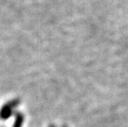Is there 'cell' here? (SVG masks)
Returning a JSON list of instances; mask_svg holds the SVG:
<instances>
[{
  "instance_id": "obj_1",
  "label": "cell",
  "mask_w": 128,
  "mask_h": 127,
  "mask_svg": "<svg viewBox=\"0 0 128 127\" xmlns=\"http://www.w3.org/2000/svg\"><path fill=\"white\" fill-rule=\"evenodd\" d=\"M20 100L19 99H12L8 102L2 107L0 110V119L1 120H8L9 117L14 114V108L19 106Z\"/></svg>"
},
{
  "instance_id": "obj_2",
  "label": "cell",
  "mask_w": 128,
  "mask_h": 127,
  "mask_svg": "<svg viewBox=\"0 0 128 127\" xmlns=\"http://www.w3.org/2000/svg\"><path fill=\"white\" fill-rule=\"evenodd\" d=\"M14 115H15V121L12 127H22V126L24 119H25L24 115L20 112H15Z\"/></svg>"
},
{
  "instance_id": "obj_3",
  "label": "cell",
  "mask_w": 128,
  "mask_h": 127,
  "mask_svg": "<svg viewBox=\"0 0 128 127\" xmlns=\"http://www.w3.org/2000/svg\"><path fill=\"white\" fill-rule=\"evenodd\" d=\"M49 127H56V126H53V125H51V126H50Z\"/></svg>"
},
{
  "instance_id": "obj_4",
  "label": "cell",
  "mask_w": 128,
  "mask_h": 127,
  "mask_svg": "<svg viewBox=\"0 0 128 127\" xmlns=\"http://www.w3.org/2000/svg\"><path fill=\"white\" fill-rule=\"evenodd\" d=\"M63 127H67V126H63Z\"/></svg>"
}]
</instances>
